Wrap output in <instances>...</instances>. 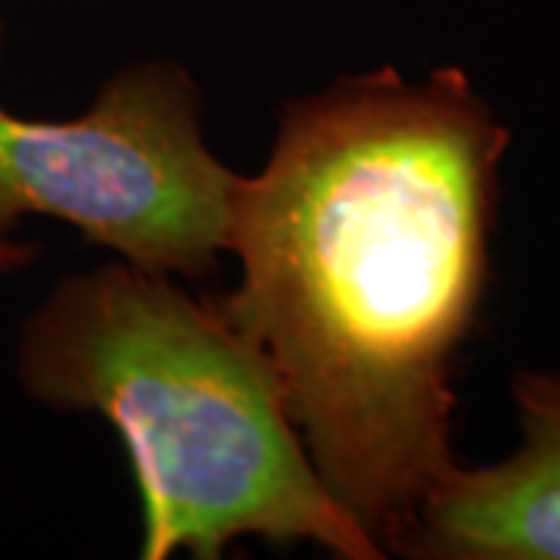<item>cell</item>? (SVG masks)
Returning a JSON list of instances; mask_svg holds the SVG:
<instances>
[{
	"mask_svg": "<svg viewBox=\"0 0 560 560\" xmlns=\"http://www.w3.org/2000/svg\"><path fill=\"white\" fill-rule=\"evenodd\" d=\"M511 131L458 66L342 75L280 106L237 175L212 293L271 361L330 495L386 555L458 464L455 361L480 315Z\"/></svg>",
	"mask_w": 560,
	"mask_h": 560,
	"instance_id": "cell-1",
	"label": "cell"
},
{
	"mask_svg": "<svg viewBox=\"0 0 560 560\" xmlns=\"http://www.w3.org/2000/svg\"><path fill=\"white\" fill-rule=\"evenodd\" d=\"M16 381L44 408L116 427L140 560H219L241 539L383 558L318 477L271 361L178 278L121 259L60 278L22 320Z\"/></svg>",
	"mask_w": 560,
	"mask_h": 560,
	"instance_id": "cell-2",
	"label": "cell"
},
{
	"mask_svg": "<svg viewBox=\"0 0 560 560\" xmlns=\"http://www.w3.org/2000/svg\"><path fill=\"white\" fill-rule=\"evenodd\" d=\"M178 60L121 66L75 119L0 106V228L44 215L150 275L202 280L228 253L237 172L209 150Z\"/></svg>",
	"mask_w": 560,
	"mask_h": 560,
	"instance_id": "cell-3",
	"label": "cell"
},
{
	"mask_svg": "<svg viewBox=\"0 0 560 560\" xmlns=\"http://www.w3.org/2000/svg\"><path fill=\"white\" fill-rule=\"evenodd\" d=\"M521 448L455 464L420 504L399 558L560 560V368L511 377Z\"/></svg>",
	"mask_w": 560,
	"mask_h": 560,
	"instance_id": "cell-4",
	"label": "cell"
},
{
	"mask_svg": "<svg viewBox=\"0 0 560 560\" xmlns=\"http://www.w3.org/2000/svg\"><path fill=\"white\" fill-rule=\"evenodd\" d=\"M44 243L22 237L20 228H0V278H16L38 265Z\"/></svg>",
	"mask_w": 560,
	"mask_h": 560,
	"instance_id": "cell-5",
	"label": "cell"
},
{
	"mask_svg": "<svg viewBox=\"0 0 560 560\" xmlns=\"http://www.w3.org/2000/svg\"><path fill=\"white\" fill-rule=\"evenodd\" d=\"M7 35H10V25H7L3 3H0V62H3V57H7Z\"/></svg>",
	"mask_w": 560,
	"mask_h": 560,
	"instance_id": "cell-6",
	"label": "cell"
}]
</instances>
